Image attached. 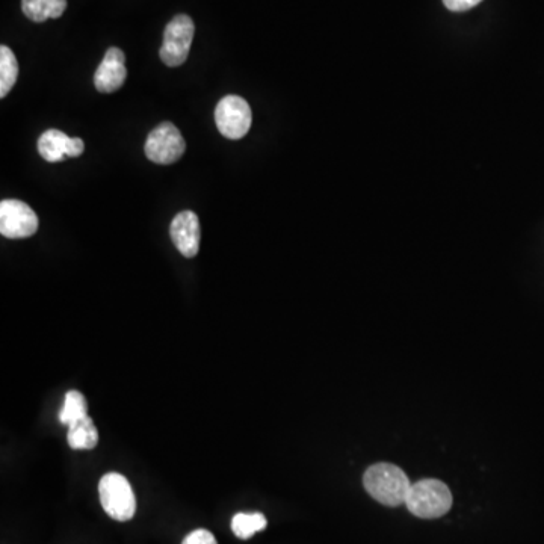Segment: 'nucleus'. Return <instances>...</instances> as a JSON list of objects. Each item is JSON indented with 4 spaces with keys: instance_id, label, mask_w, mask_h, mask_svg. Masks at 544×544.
I'll return each mask as SVG.
<instances>
[{
    "instance_id": "nucleus-1",
    "label": "nucleus",
    "mask_w": 544,
    "mask_h": 544,
    "mask_svg": "<svg viewBox=\"0 0 544 544\" xmlns=\"http://www.w3.org/2000/svg\"><path fill=\"white\" fill-rule=\"evenodd\" d=\"M366 492L386 507L405 504L408 490L412 487L401 467L390 463H377L369 467L363 476Z\"/></svg>"
},
{
    "instance_id": "nucleus-2",
    "label": "nucleus",
    "mask_w": 544,
    "mask_h": 544,
    "mask_svg": "<svg viewBox=\"0 0 544 544\" xmlns=\"http://www.w3.org/2000/svg\"><path fill=\"white\" fill-rule=\"evenodd\" d=\"M405 505L419 519H439L451 510L452 493L442 481H418L408 490Z\"/></svg>"
},
{
    "instance_id": "nucleus-3",
    "label": "nucleus",
    "mask_w": 544,
    "mask_h": 544,
    "mask_svg": "<svg viewBox=\"0 0 544 544\" xmlns=\"http://www.w3.org/2000/svg\"><path fill=\"white\" fill-rule=\"evenodd\" d=\"M100 504L111 519L129 522L136 513V498L126 476L109 472L99 483Z\"/></svg>"
},
{
    "instance_id": "nucleus-4",
    "label": "nucleus",
    "mask_w": 544,
    "mask_h": 544,
    "mask_svg": "<svg viewBox=\"0 0 544 544\" xmlns=\"http://www.w3.org/2000/svg\"><path fill=\"white\" fill-rule=\"evenodd\" d=\"M186 150V143L182 133L170 121L159 124L147 136L146 152L147 159L159 165H171L182 158Z\"/></svg>"
},
{
    "instance_id": "nucleus-5",
    "label": "nucleus",
    "mask_w": 544,
    "mask_h": 544,
    "mask_svg": "<svg viewBox=\"0 0 544 544\" xmlns=\"http://www.w3.org/2000/svg\"><path fill=\"white\" fill-rule=\"evenodd\" d=\"M194 34L195 25L191 17L185 14L174 17L165 28L164 44L159 52L162 62L168 67L182 65L188 59Z\"/></svg>"
},
{
    "instance_id": "nucleus-6",
    "label": "nucleus",
    "mask_w": 544,
    "mask_h": 544,
    "mask_svg": "<svg viewBox=\"0 0 544 544\" xmlns=\"http://www.w3.org/2000/svg\"><path fill=\"white\" fill-rule=\"evenodd\" d=\"M253 121L250 105L239 96H227L215 108V123L221 135L229 140H241L247 135Z\"/></svg>"
},
{
    "instance_id": "nucleus-7",
    "label": "nucleus",
    "mask_w": 544,
    "mask_h": 544,
    "mask_svg": "<svg viewBox=\"0 0 544 544\" xmlns=\"http://www.w3.org/2000/svg\"><path fill=\"white\" fill-rule=\"evenodd\" d=\"M38 230V217L28 204L19 200L0 203V233L8 239L31 238Z\"/></svg>"
},
{
    "instance_id": "nucleus-8",
    "label": "nucleus",
    "mask_w": 544,
    "mask_h": 544,
    "mask_svg": "<svg viewBox=\"0 0 544 544\" xmlns=\"http://www.w3.org/2000/svg\"><path fill=\"white\" fill-rule=\"evenodd\" d=\"M85 144L81 138H70L61 130L50 129L38 140V152L47 162H62L67 158H79Z\"/></svg>"
},
{
    "instance_id": "nucleus-9",
    "label": "nucleus",
    "mask_w": 544,
    "mask_h": 544,
    "mask_svg": "<svg viewBox=\"0 0 544 544\" xmlns=\"http://www.w3.org/2000/svg\"><path fill=\"white\" fill-rule=\"evenodd\" d=\"M124 59H126V56H124L123 50L118 49V47L108 49L105 58L97 67L96 75H94V85H96L99 93L111 94L123 87L127 78Z\"/></svg>"
},
{
    "instance_id": "nucleus-10",
    "label": "nucleus",
    "mask_w": 544,
    "mask_h": 544,
    "mask_svg": "<svg viewBox=\"0 0 544 544\" xmlns=\"http://www.w3.org/2000/svg\"><path fill=\"white\" fill-rule=\"evenodd\" d=\"M171 239L176 245L177 250L182 253V256L191 257L197 256L200 250V221L197 215L192 211H183L174 217L170 227Z\"/></svg>"
},
{
    "instance_id": "nucleus-11",
    "label": "nucleus",
    "mask_w": 544,
    "mask_h": 544,
    "mask_svg": "<svg viewBox=\"0 0 544 544\" xmlns=\"http://www.w3.org/2000/svg\"><path fill=\"white\" fill-rule=\"evenodd\" d=\"M67 442L75 451H90L99 443V430L90 416L68 425Z\"/></svg>"
},
{
    "instance_id": "nucleus-12",
    "label": "nucleus",
    "mask_w": 544,
    "mask_h": 544,
    "mask_svg": "<svg viewBox=\"0 0 544 544\" xmlns=\"http://www.w3.org/2000/svg\"><path fill=\"white\" fill-rule=\"evenodd\" d=\"M22 10L35 23L58 19L67 10V0H22Z\"/></svg>"
},
{
    "instance_id": "nucleus-13",
    "label": "nucleus",
    "mask_w": 544,
    "mask_h": 544,
    "mask_svg": "<svg viewBox=\"0 0 544 544\" xmlns=\"http://www.w3.org/2000/svg\"><path fill=\"white\" fill-rule=\"evenodd\" d=\"M19 78V62L10 47H0V97L8 96Z\"/></svg>"
},
{
    "instance_id": "nucleus-14",
    "label": "nucleus",
    "mask_w": 544,
    "mask_h": 544,
    "mask_svg": "<svg viewBox=\"0 0 544 544\" xmlns=\"http://www.w3.org/2000/svg\"><path fill=\"white\" fill-rule=\"evenodd\" d=\"M85 416H88L87 399L79 390H70L65 395L64 405L59 412V422L68 427L72 422L85 418Z\"/></svg>"
},
{
    "instance_id": "nucleus-15",
    "label": "nucleus",
    "mask_w": 544,
    "mask_h": 544,
    "mask_svg": "<svg viewBox=\"0 0 544 544\" xmlns=\"http://www.w3.org/2000/svg\"><path fill=\"white\" fill-rule=\"evenodd\" d=\"M268 520L262 513H238L232 519V531L241 540H248L256 532L263 531Z\"/></svg>"
},
{
    "instance_id": "nucleus-16",
    "label": "nucleus",
    "mask_w": 544,
    "mask_h": 544,
    "mask_svg": "<svg viewBox=\"0 0 544 544\" xmlns=\"http://www.w3.org/2000/svg\"><path fill=\"white\" fill-rule=\"evenodd\" d=\"M182 544H218L217 538L208 529H195L183 538Z\"/></svg>"
},
{
    "instance_id": "nucleus-17",
    "label": "nucleus",
    "mask_w": 544,
    "mask_h": 544,
    "mask_svg": "<svg viewBox=\"0 0 544 544\" xmlns=\"http://www.w3.org/2000/svg\"><path fill=\"white\" fill-rule=\"evenodd\" d=\"M483 0H443V4L449 11L454 13H464V11L472 10L476 5H480Z\"/></svg>"
}]
</instances>
